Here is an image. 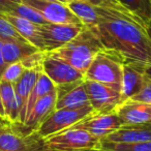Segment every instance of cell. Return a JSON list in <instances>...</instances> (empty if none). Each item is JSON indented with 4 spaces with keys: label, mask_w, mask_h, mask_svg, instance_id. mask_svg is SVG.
Returning a JSON list of instances; mask_svg holds the SVG:
<instances>
[{
    "label": "cell",
    "mask_w": 151,
    "mask_h": 151,
    "mask_svg": "<svg viewBox=\"0 0 151 151\" xmlns=\"http://www.w3.org/2000/svg\"><path fill=\"white\" fill-rule=\"evenodd\" d=\"M107 50L119 54L126 62L151 70V40L144 26L125 19L110 20L88 28Z\"/></svg>",
    "instance_id": "cell-1"
},
{
    "label": "cell",
    "mask_w": 151,
    "mask_h": 151,
    "mask_svg": "<svg viewBox=\"0 0 151 151\" xmlns=\"http://www.w3.org/2000/svg\"><path fill=\"white\" fill-rule=\"evenodd\" d=\"M103 49V45L96 36L91 30L85 27L69 42L56 50L46 53L52 57L65 61L82 73H85L94 56Z\"/></svg>",
    "instance_id": "cell-2"
},
{
    "label": "cell",
    "mask_w": 151,
    "mask_h": 151,
    "mask_svg": "<svg viewBox=\"0 0 151 151\" xmlns=\"http://www.w3.org/2000/svg\"><path fill=\"white\" fill-rule=\"evenodd\" d=\"M124 62L125 60L119 54L104 48L91 61L84 73V80L108 85L121 93Z\"/></svg>",
    "instance_id": "cell-3"
},
{
    "label": "cell",
    "mask_w": 151,
    "mask_h": 151,
    "mask_svg": "<svg viewBox=\"0 0 151 151\" xmlns=\"http://www.w3.org/2000/svg\"><path fill=\"white\" fill-rule=\"evenodd\" d=\"M101 141L82 128L70 127L42 140L49 151H97Z\"/></svg>",
    "instance_id": "cell-4"
},
{
    "label": "cell",
    "mask_w": 151,
    "mask_h": 151,
    "mask_svg": "<svg viewBox=\"0 0 151 151\" xmlns=\"http://www.w3.org/2000/svg\"><path fill=\"white\" fill-rule=\"evenodd\" d=\"M94 110L88 107L80 108V109H59L54 110L42 124L36 128L33 132L40 140L51 137L55 134L61 132L65 129H68L71 126L80 122L82 119L92 114Z\"/></svg>",
    "instance_id": "cell-5"
},
{
    "label": "cell",
    "mask_w": 151,
    "mask_h": 151,
    "mask_svg": "<svg viewBox=\"0 0 151 151\" xmlns=\"http://www.w3.org/2000/svg\"><path fill=\"white\" fill-rule=\"evenodd\" d=\"M67 5L86 28H91L99 23L116 19L129 20L144 26L136 16L127 12H121L105 6H95L85 2H68Z\"/></svg>",
    "instance_id": "cell-6"
},
{
    "label": "cell",
    "mask_w": 151,
    "mask_h": 151,
    "mask_svg": "<svg viewBox=\"0 0 151 151\" xmlns=\"http://www.w3.org/2000/svg\"><path fill=\"white\" fill-rule=\"evenodd\" d=\"M84 86L89 105L96 113L114 112L121 104V93L108 85L84 80Z\"/></svg>",
    "instance_id": "cell-7"
},
{
    "label": "cell",
    "mask_w": 151,
    "mask_h": 151,
    "mask_svg": "<svg viewBox=\"0 0 151 151\" xmlns=\"http://www.w3.org/2000/svg\"><path fill=\"white\" fill-rule=\"evenodd\" d=\"M42 73L54 83L56 87L78 84L84 81V73L65 61L50 56L47 53L42 63Z\"/></svg>",
    "instance_id": "cell-8"
},
{
    "label": "cell",
    "mask_w": 151,
    "mask_h": 151,
    "mask_svg": "<svg viewBox=\"0 0 151 151\" xmlns=\"http://www.w3.org/2000/svg\"><path fill=\"white\" fill-rule=\"evenodd\" d=\"M122 126H123V123L121 119L114 111L109 112V113L93 112L92 114L85 117L84 119H82L71 127L82 128L92 136L96 137L99 140H103Z\"/></svg>",
    "instance_id": "cell-9"
},
{
    "label": "cell",
    "mask_w": 151,
    "mask_h": 151,
    "mask_svg": "<svg viewBox=\"0 0 151 151\" xmlns=\"http://www.w3.org/2000/svg\"><path fill=\"white\" fill-rule=\"evenodd\" d=\"M85 28L82 24H53L40 25L45 45V52L54 51L75 38Z\"/></svg>",
    "instance_id": "cell-10"
},
{
    "label": "cell",
    "mask_w": 151,
    "mask_h": 151,
    "mask_svg": "<svg viewBox=\"0 0 151 151\" xmlns=\"http://www.w3.org/2000/svg\"><path fill=\"white\" fill-rule=\"evenodd\" d=\"M22 2L33 7L49 23L82 24L78 17L65 3L55 2V1H40V0H22Z\"/></svg>",
    "instance_id": "cell-11"
},
{
    "label": "cell",
    "mask_w": 151,
    "mask_h": 151,
    "mask_svg": "<svg viewBox=\"0 0 151 151\" xmlns=\"http://www.w3.org/2000/svg\"><path fill=\"white\" fill-rule=\"evenodd\" d=\"M149 69L138 63L124 62L122 71L121 103L130 99L141 90Z\"/></svg>",
    "instance_id": "cell-12"
},
{
    "label": "cell",
    "mask_w": 151,
    "mask_h": 151,
    "mask_svg": "<svg viewBox=\"0 0 151 151\" xmlns=\"http://www.w3.org/2000/svg\"><path fill=\"white\" fill-rule=\"evenodd\" d=\"M56 90L57 101L55 110H75L90 106L86 93V89H85L84 86V81L78 83V84L56 87Z\"/></svg>",
    "instance_id": "cell-13"
},
{
    "label": "cell",
    "mask_w": 151,
    "mask_h": 151,
    "mask_svg": "<svg viewBox=\"0 0 151 151\" xmlns=\"http://www.w3.org/2000/svg\"><path fill=\"white\" fill-rule=\"evenodd\" d=\"M123 125H139L151 121V104L125 101L115 109Z\"/></svg>",
    "instance_id": "cell-14"
},
{
    "label": "cell",
    "mask_w": 151,
    "mask_h": 151,
    "mask_svg": "<svg viewBox=\"0 0 151 151\" xmlns=\"http://www.w3.org/2000/svg\"><path fill=\"white\" fill-rule=\"evenodd\" d=\"M13 124L0 128V151H33L38 141L35 136H25L12 129Z\"/></svg>",
    "instance_id": "cell-15"
},
{
    "label": "cell",
    "mask_w": 151,
    "mask_h": 151,
    "mask_svg": "<svg viewBox=\"0 0 151 151\" xmlns=\"http://www.w3.org/2000/svg\"><path fill=\"white\" fill-rule=\"evenodd\" d=\"M57 101V90L51 91L47 95L40 99L34 105L29 115L25 119L23 124H20L24 128L28 129V134H32L36 130V128L44 122V120L55 110Z\"/></svg>",
    "instance_id": "cell-16"
},
{
    "label": "cell",
    "mask_w": 151,
    "mask_h": 151,
    "mask_svg": "<svg viewBox=\"0 0 151 151\" xmlns=\"http://www.w3.org/2000/svg\"><path fill=\"white\" fill-rule=\"evenodd\" d=\"M21 106L17 99L14 85L0 81V119L11 124L19 123Z\"/></svg>",
    "instance_id": "cell-17"
},
{
    "label": "cell",
    "mask_w": 151,
    "mask_h": 151,
    "mask_svg": "<svg viewBox=\"0 0 151 151\" xmlns=\"http://www.w3.org/2000/svg\"><path fill=\"white\" fill-rule=\"evenodd\" d=\"M103 141L112 143H142L151 142V126L148 124L123 125L110 134Z\"/></svg>",
    "instance_id": "cell-18"
},
{
    "label": "cell",
    "mask_w": 151,
    "mask_h": 151,
    "mask_svg": "<svg viewBox=\"0 0 151 151\" xmlns=\"http://www.w3.org/2000/svg\"><path fill=\"white\" fill-rule=\"evenodd\" d=\"M2 15L15 27L18 33L26 42H28L30 45L37 48L40 51H45V45L40 30V25H36V24L32 23V22L28 21V20L15 17V16L4 15V14H2Z\"/></svg>",
    "instance_id": "cell-19"
},
{
    "label": "cell",
    "mask_w": 151,
    "mask_h": 151,
    "mask_svg": "<svg viewBox=\"0 0 151 151\" xmlns=\"http://www.w3.org/2000/svg\"><path fill=\"white\" fill-rule=\"evenodd\" d=\"M55 89H56V86L54 85V83L42 71L40 77H38L37 81H36L35 85H34L33 89H32L29 96H28L27 101H26L25 106H24L21 113H20L19 123L18 124H23L24 122H25V119L27 118V116L29 115L30 111L32 110V108L34 107V105H35L42 97H44L45 95H47L48 93H50L51 91L55 90Z\"/></svg>",
    "instance_id": "cell-20"
},
{
    "label": "cell",
    "mask_w": 151,
    "mask_h": 151,
    "mask_svg": "<svg viewBox=\"0 0 151 151\" xmlns=\"http://www.w3.org/2000/svg\"><path fill=\"white\" fill-rule=\"evenodd\" d=\"M36 51L40 50L27 42L2 40V56L6 65L19 62Z\"/></svg>",
    "instance_id": "cell-21"
},
{
    "label": "cell",
    "mask_w": 151,
    "mask_h": 151,
    "mask_svg": "<svg viewBox=\"0 0 151 151\" xmlns=\"http://www.w3.org/2000/svg\"><path fill=\"white\" fill-rule=\"evenodd\" d=\"M42 71V69H26L23 76L20 78V80L14 85L16 95H17V99L21 106V111L25 106L26 101L33 89Z\"/></svg>",
    "instance_id": "cell-22"
},
{
    "label": "cell",
    "mask_w": 151,
    "mask_h": 151,
    "mask_svg": "<svg viewBox=\"0 0 151 151\" xmlns=\"http://www.w3.org/2000/svg\"><path fill=\"white\" fill-rule=\"evenodd\" d=\"M146 27L151 22V0H119Z\"/></svg>",
    "instance_id": "cell-23"
},
{
    "label": "cell",
    "mask_w": 151,
    "mask_h": 151,
    "mask_svg": "<svg viewBox=\"0 0 151 151\" xmlns=\"http://www.w3.org/2000/svg\"><path fill=\"white\" fill-rule=\"evenodd\" d=\"M97 151H151V142L112 143L101 140Z\"/></svg>",
    "instance_id": "cell-24"
},
{
    "label": "cell",
    "mask_w": 151,
    "mask_h": 151,
    "mask_svg": "<svg viewBox=\"0 0 151 151\" xmlns=\"http://www.w3.org/2000/svg\"><path fill=\"white\" fill-rule=\"evenodd\" d=\"M4 15H11L18 18H22V19L28 20V21L32 22L36 25H45V24L49 23L37 11H35L33 7L29 6V5L25 4L23 2L16 5L9 14H4Z\"/></svg>",
    "instance_id": "cell-25"
},
{
    "label": "cell",
    "mask_w": 151,
    "mask_h": 151,
    "mask_svg": "<svg viewBox=\"0 0 151 151\" xmlns=\"http://www.w3.org/2000/svg\"><path fill=\"white\" fill-rule=\"evenodd\" d=\"M25 70L26 68L22 64L21 61L9 64L5 67L4 71H3L2 76H1V78H0V81H4V82L11 83V84L15 85L20 80V78L23 76Z\"/></svg>",
    "instance_id": "cell-26"
},
{
    "label": "cell",
    "mask_w": 151,
    "mask_h": 151,
    "mask_svg": "<svg viewBox=\"0 0 151 151\" xmlns=\"http://www.w3.org/2000/svg\"><path fill=\"white\" fill-rule=\"evenodd\" d=\"M0 40L26 42V40L18 33V31L15 29V27L5 19V17L2 14H0Z\"/></svg>",
    "instance_id": "cell-27"
},
{
    "label": "cell",
    "mask_w": 151,
    "mask_h": 151,
    "mask_svg": "<svg viewBox=\"0 0 151 151\" xmlns=\"http://www.w3.org/2000/svg\"><path fill=\"white\" fill-rule=\"evenodd\" d=\"M46 58L45 51H36L21 60L26 69H42V63Z\"/></svg>",
    "instance_id": "cell-28"
},
{
    "label": "cell",
    "mask_w": 151,
    "mask_h": 151,
    "mask_svg": "<svg viewBox=\"0 0 151 151\" xmlns=\"http://www.w3.org/2000/svg\"><path fill=\"white\" fill-rule=\"evenodd\" d=\"M68 2H85L89 3L91 5H95V6H105L110 7V9H115L121 12H127L130 13L119 0H66Z\"/></svg>",
    "instance_id": "cell-29"
},
{
    "label": "cell",
    "mask_w": 151,
    "mask_h": 151,
    "mask_svg": "<svg viewBox=\"0 0 151 151\" xmlns=\"http://www.w3.org/2000/svg\"><path fill=\"white\" fill-rule=\"evenodd\" d=\"M130 101L151 104V70H149L147 73L141 90L134 96H132Z\"/></svg>",
    "instance_id": "cell-30"
},
{
    "label": "cell",
    "mask_w": 151,
    "mask_h": 151,
    "mask_svg": "<svg viewBox=\"0 0 151 151\" xmlns=\"http://www.w3.org/2000/svg\"><path fill=\"white\" fill-rule=\"evenodd\" d=\"M22 0H0V14H9Z\"/></svg>",
    "instance_id": "cell-31"
},
{
    "label": "cell",
    "mask_w": 151,
    "mask_h": 151,
    "mask_svg": "<svg viewBox=\"0 0 151 151\" xmlns=\"http://www.w3.org/2000/svg\"><path fill=\"white\" fill-rule=\"evenodd\" d=\"M5 67H6V64L4 63L3 56H2V40H0V78H1V76H2Z\"/></svg>",
    "instance_id": "cell-32"
},
{
    "label": "cell",
    "mask_w": 151,
    "mask_h": 151,
    "mask_svg": "<svg viewBox=\"0 0 151 151\" xmlns=\"http://www.w3.org/2000/svg\"><path fill=\"white\" fill-rule=\"evenodd\" d=\"M145 29H146L147 34H148V36L150 37V40H151V22L146 26V27H145Z\"/></svg>",
    "instance_id": "cell-33"
},
{
    "label": "cell",
    "mask_w": 151,
    "mask_h": 151,
    "mask_svg": "<svg viewBox=\"0 0 151 151\" xmlns=\"http://www.w3.org/2000/svg\"><path fill=\"white\" fill-rule=\"evenodd\" d=\"M9 125H11V123L4 121V120H2V119H0V128H1V127H5V126H9Z\"/></svg>",
    "instance_id": "cell-34"
},
{
    "label": "cell",
    "mask_w": 151,
    "mask_h": 151,
    "mask_svg": "<svg viewBox=\"0 0 151 151\" xmlns=\"http://www.w3.org/2000/svg\"><path fill=\"white\" fill-rule=\"evenodd\" d=\"M40 1H55V2H61V3H65V4H67L66 0H40Z\"/></svg>",
    "instance_id": "cell-35"
},
{
    "label": "cell",
    "mask_w": 151,
    "mask_h": 151,
    "mask_svg": "<svg viewBox=\"0 0 151 151\" xmlns=\"http://www.w3.org/2000/svg\"><path fill=\"white\" fill-rule=\"evenodd\" d=\"M146 124H148V125H149V126H151V121H150V122H149V123H146Z\"/></svg>",
    "instance_id": "cell-36"
}]
</instances>
